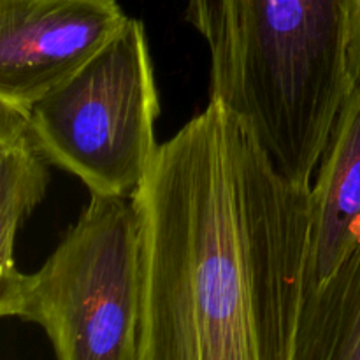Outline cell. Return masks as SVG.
Listing matches in <instances>:
<instances>
[{
    "label": "cell",
    "mask_w": 360,
    "mask_h": 360,
    "mask_svg": "<svg viewBox=\"0 0 360 360\" xmlns=\"http://www.w3.org/2000/svg\"><path fill=\"white\" fill-rule=\"evenodd\" d=\"M309 193L220 102L160 144L134 195L137 360H294Z\"/></svg>",
    "instance_id": "obj_1"
},
{
    "label": "cell",
    "mask_w": 360,
    "mask_h": 360,
    "mask_svg": "<svg viewBox=\"0 0 360 360\" xmlns=\"http://www.w3.org/2000/svg\"><path fill=\"white\" fill-rule=\"evenodd\" d=\"M352 0H188L211 56V97L290 181L311 186L341 108Z\"/></svg>",
    "instance_id": "obj_2"
},
{
    "label": "cell",
    "mask_w": 360,
    "mask_h": 360,
    "mask_svg": "<svg viewBox=\"0 0 360 360\" xmlns=\"http://www.w3.org/2000/svg\"><path fill=\"white\" fill-rule=\"evenodd\" d=\"M141 290L134 197L90 195L41 269L0 278V315L41 327L56 360H137Z\"/></svg>",
    "instance_id": "obj_3"
},
{
    "label": "cell",
    "mask_w": 360,
    "mask_h": 360,
    "mask_svg": "<svg viewBox=\"0 0 360 360\" xmlns=\"http://www.w3.org/2000/svg\"><path fill=\"white\" fill-rule=\"evenodd\" d=\"M28 115L49 164L79 178L91 195L132 199L160 148L155 139L160 102L144 25L130 18Z\"/></svg>",
    "instance_id": "obj_4"
},
{
    "label": "cell",
    "mask_w": 360,
    "mask_h": 360,
    "mask_svg": "<svg viewBox=\"0 0 360 360\" xmlns=\"http://www.w3.org/2000/svg\"><path fill=\"white\" fill-rule=\"evenodd\" d=\"M129 21L116 0H0V104L30 111Z\"/></svg>",
    "instance_id": "obj_5"
},
{
    "label": "cell",
    "mask_w": 360,
    "mask_h": 360,
    "mask_svg": "<svg viewBox=\"0 0 360 360\" xmlns=\"http://www.w3.org/2000/svg\"><path fill=\"white\" fill-rule=\"evenodd\" d=\"M306 285H320L360 248V86L341 108L311 183Z\"/></svg>",
    "instance_id": "obj_6"
},
{
    "label": "cell",
    "mask_w": 360,
    "mask_h": 360,
    "mask_svg": "<svg viewBox=\"0 0 360 360\" xmlns=\"http://www.w3.org/2000/svg\"><path fill=\"white\" fill-rule=\"evenodd\" d=\"M48 165L28 111L0 104V278L18 271L14 262L18 232L44 199L49 185Z\"/></svg>",
    "instance_id": "obj_7"
},
{
    "label": "cell",
    "mask_w": 360,
    "mask_h": 360,
    "mask_svg": "<svg viewBox=\"0 0 360 360\" xmlns=\"http://www.w3.org/2000/svg\"><path fill=\"white\" fill-rule=\"evenodd\" d=\"M294 360H360V248L323 283L306 285Z\"/></svg>",
    "instance_id": "obj_8"
},
{
    "label": "cell",
    "mask_w": 360,
    "mask_h": 360,
    "mask_svg": "<svg viewBox=\"0 0 360 360\" xmlns=\"http://www.w3.org/2000/svg\"><path fill=\"white\" fill-rule=\"evenodd\" d=\"M348 72L354 86H360V0L350 2L348 16Z\"/></svg>",
    "instance_id": "obj_9"
}]
</instances>
